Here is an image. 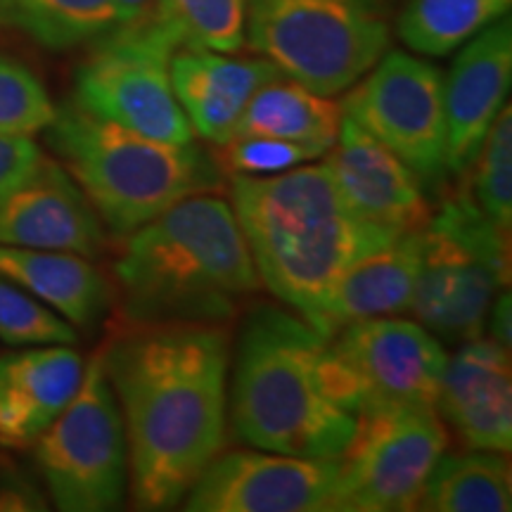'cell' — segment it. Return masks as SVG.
Masks as SVG:
<instances>
[{"label": "cell", "mask_w": 512, "mask_h": 512, "mask_svg": "<svg viewBox=\"0 0 512 512\" xmlns=\"http://www.w3.org/2000/svg\"><path fill=\"white\" fill-rule=\"evenodd\" d=\"M138 510H174L226 444L230 339L221 325H133L102 347Z\"/></svg>", "instance_id": "1"}, {"label": "cell", "mask_w": 512, "mask_h": 512, "mask_svg": "<svg viewBox=\"0 0 512 512\" xmlns=\"http://www.w3.org/2000/svg\"><path fill=\"white\" fill-rule=\"evenodd\" d=\"M228 401L242 444L320 460L347 451L361 413V396L328 339L271 304L252 306L242 323Z\"/></svg>", "instance_id": "2"}, {"label": "cell", "mask_w": 512, "mask_h": 512, "mask_svg": "<svg viewBox=\"0 0 512 512\" xmlns=\"http://www.w3.org/2000/svg\"><path fill=\"white\" fill-rule=\"evenodd\" d=\"M230 207L261 285L318 335L342 273L399 235L358 219L325 164L273 176H230Z\"/></svg>", "instance_id": "3"}, {"label": "cell", "mask_w": 512, "mask_h": 512, "mask_svg": "<svg viewBox=\"0 0 512 512\" xmlns=\"http://www.w3.org/2000/svg\"><path fill=\"white\" fill-rule=\"evenodd\" d=\"M124 238L114 283L131 325H223L261 287L235 211L216 192L185 197Z\"/></svg>", "instance_id": "4"}, {"label": "cell", "mask_w": 512, "mask_h": 512, "mask_svg": "<svg viewBox=\"0 0 512 512\" xmlns=\"http://www.w3.org/2000/svg\"><path fill=\"white\" fill-rule=\"evenodd\" d=\"M48 143L100 221L124 238L185 197L219 192L226 174L192 143H166L98 119L67 102L50 121Z\"/></svg>", "instance_id": "5"}, {"label": "cell", "mask_w": 512, "mask_h": 512, "mask_svg": "<svg viewBox=\"0 0 512 512\" xmlns=\"http://www.w3.org/2000/svg\"><path fill=\"white\" fill-rule=\"evenodd\" d=\"M508 280V230L477 207L467 188L448 195L420 230V273L411 304L418 323L448 342L475 339Z\"/></svg>", "instance_id": "6"}, {"label": "cell", "mask_w": 512, "mask_h": 512, "mask_svg": "<svg viewBox=\"0 0 512 512\" xmlns=\"http://www.w3.org/2000/svg\"><path fill=\"white\" fill-rule=\"evenodd\" d=\"M245 43L332 98L384 55L389 24L382 0H245Z\"/></svg>", "instance_id": "7"}, {"label": "cell", "mask_w": 512, "mask_h": 512, "mask_svg": "<svg viewBox=\"0 0 512 512\" xmlns=\"http://www.w3.org/2000/svg\"><path fill=\"white\" fill-rule=\"evenodd\" d=\"M98 48L76 72L74 102L93 117L166 143H192V131L171 86L176 38L145 12L98 38Z\"/></svg>", "instance_id": "8"}, {"label": "cell", "mask_w": 512, "mask_h": 512, "mask_svg": "<svg viewBox=\"0 0 512 512\" xmlns=\"http://www.w3.org/2000/svg\"><path fill=\"white\" fill-rule=\"evenodd\" d=\"M53 503L64 512H107L128 494V446L102 349L83 368L79 389L34 444Z\"/></svg>", "instance_id": "9"}, {"label": "cell", "mask_w": 512, "mask_h": 512, "mask_svg": "<svg viewBox=\"0 0 512 512\" xmlns=\"http://www.w3.org/2000/svg\"><path fill=\"white\" fill-rule=\"evenodd\" d=\"M446 451L437 408L377 403L358 413L339 456L335 512L415 510L432 467Z\"/></svg>", "instance_id": "10"}, {"label": "cell", "mask_w": 512, "mask_h": 512, "mask_svg": "<svg viewBox=\"0 0 512 512\" xmlns=\"http://www.w3.org/2000/svg\"><path fill=\"white\" fill-rule=\"evenodd\" d=\"M339 102L344 117L392 150L422 185L448 176L444 74L430 62L384 50Z\"/></svg>", "instance_id": "11"}, {"label": "cell", "mask_w": 512, "mask_h": 512, "mask_svg": "<svg viewBox=\"0 0 512 512\" xmlns=\"http://www.w3.org/2000/svg\"><path fill=\"white\" fill-rule=\"evenodd\" d=\"M328 342L361 396V411L377 403L437 406L448 356L425 325L394 316L356 320Z\"/></svg>", "instance_id": "12"}, {"label": "cell", "mask_w": 512, "mask_h": 512, "mask_svg": "<svg viewBox=\"0 0 512 512\" xmlns=\"http://www.w3.org/2000/svg\"><path fill=\"white\" fill-rule=\"evenodd\" d=\"M339 460L271 451L216 456L192 484L188 512H330L335 510Z\"/></svg>", "instance_id": "13"}, {"label": "cell", "mask_w": 512, "mask_h": 512, "mask_svg": "<svg viewBox=\"0 0 512 512\" xmlns=\"http://www.w3.org/2000/svg\"><path fill=\"white\" fill-rule=\"evenodd\" d=\"M325 157L339 195L358 219L392 233L422 230L430 221L420 178L354 119L342 114L337 140Z\"/></svg>", "instance_id": "14"}, {"label": "cell", "mask_w": 512, "mask_h": 512, "mask_svg": "<svg viewBox=\"0 0 512 512\" xmlns=\"http://www.w3.org/2000/svg\"><path fill=\"white\" fill-rule=\"evenodd\" d=\"M512 83V24L508 15L460 46L444 76L448 174L465 176Z\"/></svg>", "instance_id": "15"}, {"label": "cell", "mask_w": 512, "mask_h": 512, "mask_svg": "<svg viewBox=\"0 0 512 512\" xmlns=\"http://www.w3.org/2000/svg\"><path fill=\"white\" fill-rule=\"evenodd\" d=\"M434 408L470 451L510 453V349L482 335L463 342L456 354L446 358Z\"/></svg>", "instance_id": "16"}, {"label": "cell", "mask_w": 512, "mask_h": 512, "mask_svg": "<svg viewBox=\"0 0 512 512\" xmlns=\"http://www.w3.org/2000/svg\"><path fill=\"white\" fill-rule=\"evenodd\" d=\"M105 242L98 211L67 169L53 159L43 157L29 181L0 202V245L95 259Z\"/></svg>", "instance_id": "17"}, {"label": "cell", "mask_w": 512, "mask_h": 512, "mask_svg": "<svg viewBox=\"0 0 512 512\" xmlns=\"http://www.w3.org/2000/svg\"><path fill=\"white\" fill-rule=\"evenodd\" d=\"M83 368L86 361L74 344L22 347L0 356V446H34L72 401Z\"/></svg>", "instance_id": "18"}, {"label": "cell", "mask_w": 512, "mask_h": 512, "mask_svg": "<svg viewBox=\"0 0 512 512\" xmlns=\"http://www.w3.org/2000/svg\"><path fill=\"white\" fill-rule=\"evenodd\" d=\"M169 74L195 136L216 147L235 136L249 98L283 76L266 57L240 60L202 48H178L171 55Z\"/></svg>", "instance_id": "19"}, {"label": "cell", "mask_w": 512, "mask_h": 512, "mask_svg": "<svg viewBox=\"0 0 512 512\" xmlns=\"http://www.w3.org/2000/svg\"><path fill=\"white\" fill-rule=\"evenodd\" d=\"M420 273V230L399 233L373 252L358 256L342 273L325 306L320 337L330 339L356 320L411 311Z\"/></svg>", "instance_id": "20"}, {"label": "cell", "mask_w": 512, "mask_h": 512, "mask_svg": "<svg viewBox=\"0 0 512 512\" xmlns=\"http://www.w3.org/2000/svg\"><path fill=\"white\" fill-rule=\"evenodd\" d=\"M0 275L34 294L76 330L98 325L112 304L110 280L81 254L0 245Z\"/></svg>", "instance_id": "21"}, {"label": "cell", "mask_w": 512, "mask_h": 512, "mask_svg": "<svg viewBox=\"0 0 512 512\" xmlns=\"http://www.w3.org/2000/svg\"><path fill=\"white\" fill-rule=\"evenodd\" d=\"M339 124H342L339 102L283 74L268 81L249 98L235 136L292 140L328 152L337 140Z\"/></svg>", "instance_id": "22"}, {"label": "cell", "mask_w": 512, "mask_h": 512, "mask_svg": "<svg viewBox=\"0 0 512 512\" xmlns=\"http://www.w3.org/2000/svg\"><path fill=\"white\" fill-rule=\"evenodd\" d=\"M512 467L508 453L470 451L441 456L432 467L415 510L422 512H508Z\"/></svg>", "instance_id": "23"}, {"label": "cell", "mask_w": 512, "mask_h": 512, "mask_svg": "<svg viewBox=\"0 0 512 512\" xmlns=\"http://www.w3.org/2000/svg\"><path fill=\"white\" fill-rule=\"evenodd\" d=\"M114 0H0V29L69 50L114 29Z\"/></svg>", "instance_id": "24"}, {"label": "cell", "mask_w": 512, "mask_h": 512, "mask_svg": "<svg viewBox=\"0 0 512 512\" xmlns=\"http://www.w3.org/2000/svg\"><path fill=\"white\" fill-rule=\"evenodd\" d=\"M512 0H408L396 31L413 53L446 57L510 12Z\"/></svg>", "instance_id": "25"}, {"label": "cell", "mask_w": 512, "mask_h": 512, "mask_svg": "<svg viewBox=\"0 0 512 512\" xmlns=\"http://www.w3.org/2000/svg\"><path fill=\"white\" fill-rule=\"evenodd\" d=\"M152 12L178 48L238 53L245 46V0H155Z\"/></svg>", "instance_id": "26"}, {"label": "cell", "mask_w": 512, "mask_h": 512, "mask_svg": "<svg viewBox=\"0 0 512 512\" xmlns=\"http://www.w3.org/2000/svg\"><path fill=\"white\" fill-rule=\"evenodd\" d=\"M472 200L479 209L508 230L512 226V110L505 102L503 110L491 124L482 147H479L470 171Z\"/></svg>", "instance_id": "27"}, {"label": "cell", "mask_w": 512, "mask_h": 512, "mask_svg": "<svg viewBox=\"0 0 512 512\" xmlns=\"http://www.w3.org/2000/svg\"><path fill=\"white\" fill-rule=\"evenodd\" d=\"M0 339L10 347L76 344L79 335L60 313L0 275Z\"/></svg>", "instance_id": "28"}, {"label": "cell", "mask_w": 512, "mask_h": 512, "mask_svg": "<svg viewBox=\"0 0 512 512\" xmlns=\"http://www.w3.org/2000/svg\"><path fill=\"white\" fill-rule=\"evenodd\" d=\"M57 107L38 76L0 55V133L29 136L46 131Z\"/></svg>", "instance_id": "29"}, {"label": "cell", "mask_w": 512, "mask_h": 512, "mask_svg": "<svg viewBox=\"0 0 512 512\" xmlns=\"http://www.w3.org/2000/svg\"><path fill=\"white\" fill-rule=\"evenodd\" d=\"M219 147V155L214 159L228 178L283 174V171L294 169V166L325 157L320 147L261 136H235Z\"/></svg>", "instance_id": "30"}, {"label": "cell", "mask_w": 512, "mask_h": 512, "mask_svg": "<svg viewBox=\"0 0 512 512\" xmlns=\"http://www.w3.org/2000/svg\"><path fill=\"white\" fill-rule=\"evenodd\" d=\"M41 162L43 152L34 138L0 133V202L10 197L24 181H29Z\"/></svg>", "instance_id": "31"}, {"label": "cell", "mask_w": 512, "mask_h": 512, "mask_svg": "<svg viewBox=\"0 0 512 512\" xmlns=\"http://www.w3.org/2000/svg\"><path fill=\"white\" fill-rule=\"evenodd\" d=\"M512 297L508 290H503L491 304L489 316H491V339L498 344H503L505 349H510L512 342V328H510V320H512Z\"/></svg>", "instance_id": "32"}, {"label": "cell", "mask_w": 512, "mask_h": 512, "mask_svg": "<svg viewBox=\"0 0 512 512\" xmlns=\"http://www.w3.org/2000/svg\"><path fill=\"white\" fill-rule=\"evenodd\" d=\"M152 5H155V0H114V19H117L114 27L136 22L145 12L152 10Z\"/></svg>", "instance_id": "33"}]
</instances>
